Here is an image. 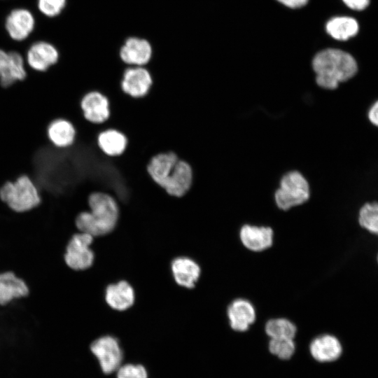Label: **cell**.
I'll list each match as a JSON object with an SVG mask.
<instances>
[{"instance_id": "6da1fadb", "label": "cell", "mask_w": 378, "mask_h": 378, "mask_svg": "<svg viewBox=\"0 0 378 378\" xmlns=\"http://www.w3.org/2000/svg\"><path fill=\"white\" fill-rule=\"evenodd\" d=\"M88 210L79 212L76 225L80 232L101 237L111 232L120 218L118 203L111 194L102 191L90 194Z\"/></svg>"}, {"instance_id": "7a4b0ae2", "label": "cell", "mask_w": 378, "mask_h": 378, "mask_svg": "<svg viewBox=\"0 0 378 378\" xmlns=\"http://www.w3.org/2000/svg\"><path fill=\"white\" fill-rule=\"evenodd\" d=\"M317 85L326 90H335L340 83L356 76L358 64L347 52L328 48L318 52L312 61Z\"/></svg>"}, {"instance_id": "3957f363", "label": "cell", "mask_w": 378, "mask_h": 378, "mask_svg": "<svg viewBox=\"0 0 378 378\" xmlns=\"http://www.w3.org/2000/svg\"><path fill=\"white\" fill-rule=\"evenodd\" d=\"M0 199L16 212H24L41 202L39 190L33 181L22 175L15 181H8L0 188Z\"/></svg>"}, {"instance_id": "277c9868", "label": "cell", "mask_w": 378, "mask_h": 378, "mask_svg": "<svg viewBox=\"0 0 378 378\" xmlns=\"http://www.w3.org/2000/svg\"><path fill=\"white\" fill-rule=\"evenodd\" d=\"M309 197L308 182L297 171L290 172L282 177L280 187L274 195L277 206L284 211L304 203Z\"/></svg>"}, {"instance_id": "5b68a950", "label": "cell", "mask_w": 378, "mask_h": 378, "mask_svg": "<svg viewBox=\"0 0 378 378\" xmlns=\"http://www.w3.org/2000/svg\"><path fill=\"white\" fill-rule=\"evenodd\" d=\"M90 350L105 374L117 371L122 364L123 351L118 340L113 336L104 335L96 339L91 344Z\"/></svg>"}, {"instance_id": "8992f818", "label": "cell", "mask_w": 378, "mask_h": 378, "mask_svg": "<svg viewBox=\"0 0 378 378\" xmlns=\"http://www.w3.org/2000/svg\"><path fill=\"white\" fill-rule=\"evenodd\" d=\"M93 237L80 232L74 234L69 241L64 255L66 265L75 270L90 268L94 261V253L91 248Z\"/></svg>"}, {"instance_id": "52a82bcc", "label": "cell", "mask_w": 378, "mask_h": 378, "mask_svg": "<svg viewBox=\"0 0 378 378\" xmlns=\"http://www.w3.org/2000/svg\"><path fill=\"white\" fill-rule=\"evenodd\" d=\"M152 84V76L145 66H127L123 71L120 86L125 94L137 99L145 97Z\"/></svg>"}, {"instance_id": "ba28073f", "label": "cell", "mask_w": 378, "mask_h": 378, "mask_svg": "<svg viewBox=\"0 0 378 378\" xmlns=\"http://www.w3.org/2000/svg\"><path fill=\"white\" fill-rule=\"evenodd\" d=\"M120 59L127 66H146L153 58L150 43L144 38H127L119 51Z\"/></svg>"}, {"instance_id": "9c48e42d", "label": "cell", "mask_w": 378, "mask_h": 378, "mask_svg": "<svg viewBox=\"0 0 378 378\" xmlns=\"http://www.w3.org/2000/svg\"><path fill=\"white\" fill-rule=\"evenodd\" d=\"M27 75L25 61L16 51L6 52L0 49V85L7 88Z\"/></svg>"}, {"instance_id": "30bf717a", "label": "cell", "mask_w": 378, "mask_h": 378, "mask_svg": "<svg viewBox=\"0 0 378 378\" xmlns=\"http://www.w3.org/2000/svg\"><path fill=\"white\" fill-rule=\"evenodd\" d=\"M192 180L193 172L191 166L187 162L179 159L162 188L171 196L181 197L189 191Z\"/></svg>"}, {"instance_id": "8fae6325", "label": "cell", "mask_w": 378, "mask_h": 378, "mask_svg": "<svg viewBox=\"0 0 378 378\" xmlns=\"http://www.w3.org/2000/svg\"><path fill=\"white\" fill-rule=\"evenodd\" d=\"M59 58V52L54 46L45 41H38L28 50L26 62L31 69L45 72L56 64Z\"/></svg>"}, {"instance_id": "7c38bea8", "label": "cell", "mask_w": 378, "mask_h": 378, "mask_svg": "<svg viewBox=\"0 0 378 378\" xmlns=\"http://www.w3.org/2000/svg\"><path fill=\"white\" fill-rule=\"evenodd\" d=\"M80 108L85 120L94 124H102L110 116L109 101L98 91L85 94L80 101Z\"/></svg>"}, {"instance_id": "4fadbf2b", "label": "cell", "mask_w": 378, "mask_h": 378, "mask_svg": "<svg viewBox=\"0 0 378 378\" xmlns=\"http://www.w3.org/2000/svg\"><path fill=\"white\" fill-rule=\"evenodd\" d=\"M104 298L111 309L122 312L133 306L135 301V292L127 281L122 280L111 284L106 287Z\"/></svg>"}, {"instance_id": "5bb4252c", "label": "cell", "mask_w": 378, "mask_h": 378, "mask_svg": "<svg viewBox=\"0 0 378 378\" xmlns=\"http://www.w3.org/2000/svg\"><path fill=\"white\" fill-rule=\"evenodd\" d=\"M171 271L175 282L189 289L195 287L201 274L200 265L192 259L184 256L172 260Z\"/></svg>"}, {"instance_id": "9a60e30c", "label": "cell", "mask_w": 378, "mask_h": 378, "mask_svg": "<svg viewBox=\"0 0 378 378\" xmlns=\"http://www.w3.org/2000/svg\"><path fill=\"white\" fill-rule=\"evenodd\" d=\"M273 230L270 227H258L250 225L242 226L239 237L242 244L252 251H262L273 243Z\"/></svg>"}, {"instance_id": "2e32d148", "label": "cell", "mask_w": 378, "mask_h": 378, "mask_svg": "<svg viewBox=\"0 0 378 378\" xmlns=\"http://www.w3.org/2000/svg\"><path fill=\"white\" fill-rule=\"evenodd\" d=\"M309 351L312 357L321 363L336 360L342 353L340 340L332 335H320L311 342Z\"/></svg>"}, {"instance_id": "e0dca14e", "label": "cell", "mask_w": 378, "mask_h": 378, "mask_svg": "<svg viewBox=\"0 0 378 378\" xmlns=\"http://www.w3.org/2000/svg\"><path fill=\"white\" fill-rule=\"evenodd\" d=\"M227 316L230 327L236 331L248 329L255 320V311L252 304L244 299H237L229 305Z\"/></svg>"}, {"instance_id": "ac0fdd59", "label": "cell", "mask_w": 378, "mask_h": 378, "mask_svg": "<svg viewBox=\"0 0 378 378\" xmlns=\"http://www.w3.org/2000/svg\"><path fill=\"white\" fill-rule=\"evenodd\" d=\"M34 27V16L26 9L18 8L12 10L6 20V30L9 36L15 41L25 39Z\"/></svg>"}, {"instance_id": "d6986e66", "label": "cell", "mask_w": 378, "mask_h": 378, "mask_svg": "<svg viewBox=\"0 0 378 378\" xmlns=\"http://www.w3.org/2000/svg\"><path fill=\"white\" fill-rule=\"evenodd\" d=\"M178 160L173 152L160 153L150 159L147 167L148 172L153 181L162 188Z\"/></svg>"}, {"instance_id": "ffe728a7", "label": "cell", "mask_w": 378, "mask_h": 378, "mask_svg": "<svg viewBox=\"0 0 378 378\" xmlns=\"http://www.w3.org/2000/svg\"><path fill=\"white\" fill-rule=\"evenodd\" d=\"M48 137L50 141L58 148L71 146L76 138V130L69 120L58 118L52 121L48 127Z\"/></svg>"}, {"instance_id": "44dd1931", "label": "cell", "mask_w": 378, "mask_h": 378, "mask_svg": "<svg viewBox=\"0 0 378 378\" xmlns=\"http://www.w3.org/2000/svg\"><path fill=\"white\" fill-rule=\"evenodd\" d=\"M97 144L105 155L116 157L125 151L127 145V139L120 131L110 128L99 134Z\"/></svg>"}, {"instance_id": "7402d4cb", "label": "cell", "mask_w": 378, "mask_h": 378, "mask_svg": "<svg viewBox=\"0 0 378 378\" xmlns=\"http://www.w3.org/2000/svg\"><path fill=\"white\" fill-rule=\"evenodd\" d=\"M25 283L11 272L0 274V304H5L14 298L27 295Z\"/></svg>"}, {"instance_id": "603a6c76", "label": "cell", "mask_w": 378, "mask_h": 378, "mask_svg": "<svg viewBox=\"0 0 378 378\" xmlns=\"http://www.w3.org/2000/svg\"><path fill=\"white\" fill-rule=\"evenodd\" d=\"M326 30L333 38L346 41L357 34L359 24L354 18L351 17H335L328 21Z\"/></svg>"}, {"instance_id": "cb8c5ba5", "label": "cell", "mask_w": 378, "mask_h": 378, "mask_svg": "<svg viewBox=\"0 0 378 378\" xmlns=\"http://www.w3.org/2000/svg\"><path fill=\"white\" fill-rule=\"evenodd\" d=\"M360 227L378 237V201L366 202L360 206L357 214Z\"/></svg>"}, {"instance_id": "d4e9b609", "label": "cell", "mask_w": 378, "mask_h": 378, "mask_svg": "<svg viewBox=\"0 0 378 378\" xmlns=\"http://www.w3.org/2000/svg\"><path fill=\"white\" fill-rule=\"evenodd\" d=\"M265 330L271 339H293L297 332L295 324L283 318L269 320Z\"/></svg>"}, {"instance_id": "484cf974", "label": "cell", "mask_w": 378, "mask_h": 378, "mask_svg": "<svg viewBox=\"0 0 378 378\" xmlns=\"http://www.w3.org/2000/svg\"><path fill=\"white\" fill-rule=\"evenodd\" d=\"M269 350L279 358L286 360L290 358L295 353V344L293 339H271Z\"/></svg>"}, {"instance_id": "4316f807", "label": "cell", "mask_w": 378, "mask_h": 378, "mask_svg": "<svg viewBox=\"0 0 378 378\" xmlns=\"http://www.w3.org/2000/svg\"><path fill=\"white\" fill-rule=\"evenodd\" d=\"M117 378H148V373L143 365L128 363L117 370Z\"/></svg>"}, {"instance_id": "83f0119b", "label": "cell", "mask_w": 378, "mask_h": 378, "mask_svg": "<svg viewBox=\"0 0 378 378\" xmlns=\"http://www.w3.org/2000/svg\"><path fill=\"white\" fill-rule=\"evenodd\" d=\"M65 4L66 0H38V9L48 17H54L59 14Z\"/></svg>"}, {"instance_id": "f1b7e54d", "label": "cell", "mask_w": 378, "mask_h": 378, "mask_svg": "<svg viewBox=\"0 0 378 378\" xmlns=\"http://www.w3.org/2000/svg\"><path fill=\"white\" fill-rule=\"evenodd\" d=\"M367 118L370 123L378 128V99L370 106Z\"/></svg>"}, {"instance_id": "f546056e", "label": "cell", "mask_w": 378, "mask_h": 378, "mask_svg": "<svg viewBox=\"0 0 378 378\" xmlns=\"http://www.w3.org/2000/svg\"><path fill=\"white\" fill-rule=\"evenodd\" d=\"M349 8L355 10H362L368 6L370 0H342Z\"/></svg>"}, {"instance_id": "4dcf8cb0", "label": "cell", "mask_w": 378, "mask_h": 378, "mask_svg": "<svg viewBox=\"0 0 378 378\" xmlns=\"http://www.w3.org/2000/svg\"><path fill=\"white\" fill-rule=\"evenodd\" d=\"M284 6L291 8H298L307 4L308 0H276Z\"/></svg>"}, {"instance_id": "1f68e13d", "label": "cell", "mask_w": 378, "mask_h": 378, "mask_svg": "<svg viewBox=\"0 0 378 378\" xmlns=\"http://www.w3.org/2000/svg\"><path fill=\"white\" fill-rule=\"evenodd\" d=\"M375 259H376L377 264V265H378V252H377V254H376V258H375Z\"/></svg>"}]
</instances>
